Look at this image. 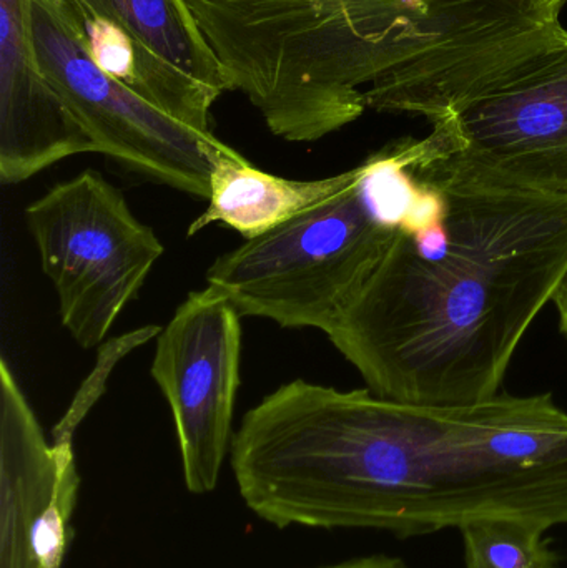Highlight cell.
<instances>
[{
	"mask_svg": "<svg viewBox=\"0 0 567 568\" xmlns=\"http://www.w3.org/2000/svg\"><path fill=\"white\" fill-rule=\"evenodd\" d=\"M230 466L245 506L279 529L567 524V413L549 393L436 406L295 379L243 416Z\"/></svg>",
	"mask_w": 567,
	"mask_h": 568,
	"instance_id": "1",
	"label": "cell"
},
{
	"mask_svg": "<svg viewBox=\"0 0 567 568\" xmlns=\"http://www.w3.org/2000/svg\"><path fill=\"white\" fill-rule=\"evenodd\" d=\"M438 186L445 210L398 229L326 337L368 389L413 404L498 396L518 344L567 276V202Z\"/></svg>",
	"mask_w": 567,
	"mask_h": 568,
	"instance_id": "2",
	"label": "cell"
},
{
	"mask_svg": "<svg viewBox=\"0 0 567 568\" xmlns=\"http://www.w3.org/2000/svg\"><path fill=\"white\" fill-rule=\"evenodd\" d=\"M229 92L273 135L318 142L368 109L365 90L395 62L426 0H182Z\"/></svg>",
	"mask_w": 567,
	"mask_h": 568,
	"instance_id": "3",
	"label": "cell"
},
{
	"mask_svg": "<svg viewBox=\"0 0 567 568\" xmlns=\"http://www.w3.org/2000/svg\"><path fill=\"white\" fill-rule=\"evenodd\" d=\"M358 166L342 192L220 255L206 286L225 294L242 317L328 333L398 233L379 215L363 186L365 165Z\"/></svg>",
	"mask_w": 567,
	"mask_h": 568,
	"instance_id": "4",
	"label": "cell"
},
{
	"mask_svg": "<svg viewBox=\"0 0 567 568\" xmlns=\"http://www.w3.org/2000/svg\"><path fill=\"white\" fill-rule=\"evenodd\" d=\"M419 182L456 180L567 202V33L413 140Z\"/></svg>",
	"mask_w": 567,
	"mask_h": 568,
	"instance_id": "5",
	"label": "cell"
},
{
	"mask_svg": "<svg viewBox=\"0 0 567 568\" xmlns=\"http://www.w3.org/2000/svg\"><path fill=\"white\" fill-rule=\"evenodd\" d=\"M541 0H426L368 89L376 112L443 119L565 37Z\"/></svg>",
	"mask_w": 567,
	"mask_h": 568,
	"instance_id": "6",
	"label": "cell"
},
{
	"mask_svg": "<svg viewBox=\"0 0 567 568\" xmlns=\"http://www.w3.org/2000/svg\"><path fill=\"white\" fill-rule=\"evenodd\" d=\"M26 225L59 297L63 327L82 349L105 343L162 258L156 233L97 170H83L30 203Z\"/></svg>",
	"mask_w": 567,
	"mask_h": 568,
	"instance_id": "7",
	"label": "cell"
},
{
	"mask_svg": "<svg viewBox=\"0 0 567 568\" xmlns=\"http://www.w3.org/2000/svg\"><path fill=\"white\" fill-rule=\"evenodd\" d=\"M30 22L40 65L99 153L143 180L209 200L213 170L233 149L166 115L103 72L63 0H30Z\"/></svg>",
	"mask_w": 567,
	"mask_h": 568,
	"instance_id": "8",
	"label": "cell"
},
{
	"mask_svg": "<svg viewBox=\"0 0 567 568\" xmlns=\"http://www.w3.org/2000/svg\"><path fill=\"white\" fill-rule=\"evenodd\" d=\"M242 314L215 287L193 291L155 337L152 377L169 403L189 493H213L232 447Z\"/></svg>",
	"mask_w": 567,
	"mask_h": 568,
	"instance_id": "9",
	"label": "cell"
},
{
	"mask_svg": "<svg viewBox=\"0 0 567 568\" xmlns=\"http://www.w3.org/2000/svg\"><path fill=\"white\" fill-rule=\"evenodd\" d=\"M72 443H49L0 361V568H63L79 500Z\"/></svg>",
	"mask_w": 567,
	"mask_h": 568,
	"instance_id": "10",
	"label": "cell"
},
{
	"mask_svg": "<svg viewBox=\"0 0 567 568\" xmlns=\"http://www.w3.org/2000/svg\"><path fill=\"white\" fill-rule=\"evenodd\" d=\"M82 153H99L40 65L30 0H0V180L17 185Z\"/></svg>",
	"mask_w": 567,
	"mask_h": 568,
	"instance_id": "11",
	"label": "cell"
},
{
	"mask_svg": "<svg viewBox=\"0 0 567 568\" xmlns=\"http://www.w3.org/2000/svg\"><path fill=\"white\" fill-rule=\"evenodd\" d=\"M358 173L360 166H355L326 179H283L256 169L232 150L216 163L210 183L209 206L193 220L189 236L213 223H222L245 240L259 239L342 192Z\"/></svg>",
	"mask_w": 567,
	"mask_h": 568,
	"instance_id": "12",
	"label": "cell"
},
{
	"mask_svg": "<svg viewBox=\"0 0 567 568\" xmlns=\"http://www.w3.org/2000/svg\"><path fill=\"white\" fill-rule=\"evenodd\" d=\"M92 10L156 55L222 95L229 92L219 62L182 0H65Z\"/></svg>",
	"mask_w": 567,
	"mask_h": 568,
	"instance_id": "13",
	"label": "cell"
},
{
	"mask_svg": "<svg viewBox=\"0 0 567 568\" xmlns=\"http://www.w3.org/2000/svg\"><path fill=\"white\" fill-rule=\"evenodd\" d=\"M466 568H559L545 534L548 530L519 520L492 519L462 530Z\"/></svg>",
	"mask_w": 567,
	"mask_h": 568,
	"instance_id": "14",
	"label": "cell"
},
{
	"mask_svg": "<svg viewBox=\"0 0 567 568\" xmlns=\"http://www.w3.org/2000/svg\"><path fill=\"white\" fill-rule=\"evenodd\" d=\"M160 331H162V327L159 326L139 327V329L130 331V333L103 344L102 349L99 351V357H97L95 369L87 377L85 383L82 384L79 393L73 397L69 409L63 414L59 424L53 427L52 443H72L77 427L80 426L89 410L95 406L97 400L105 393L107 381H109L115 364L122 361L130 351L159 336Z\"/></svg>",
	"mask_w": 567,
	"mask_h": 568,
	"instance_id": "15",
	"label": "cell"
},
{
	"mask_svg": "<svg viewBox=\"0 0 567 568\" xmlns=\"http://www.w3.org/2000/svg\"><path fill=\"white\" fill-rule=\"evenodd\" d=\"M316 568H409L398 557L369 556Z\"/></svg>",
	"mask_w": 567,
	"mask_h": 568,
	"instance_id": "16",
	"label": "cell"
},
{
	"mask_svg": "<svg viewBox=\"0 0 567 568\" xmlns=\"http://www.w3.org/2000/svg\"><path fill=\"white\" fill-rule=\"evenodd\" d=\"M553 303L556 304V310H558L559 326H561L563 334L567 337V276L553 296Z\"/></svg>",
	"mask_w": 567,
	"mask_h": 568,
	"instance_id": "17",
	"label": "cell"
},
{
	"mask_svg": "<svg viewBox=\"0 0 567 568\" xmlns=\"http://www.w3.org/2000/svg\"><path fill=\"white\" fill-rule=\"evenodd\" d=\"M543 6L546 9L553 10V12H561L563 7L566 6L567 0H541Z\"/></svg>",
	"mask_w": 567,
	"mask_h": 568,
	"instance_id": "18",
	"label": "cell"
}]
</instances>
